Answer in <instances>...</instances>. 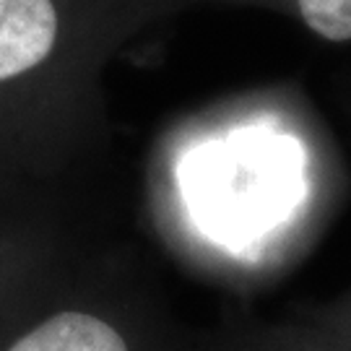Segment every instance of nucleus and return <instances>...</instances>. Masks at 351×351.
Returning a JSON list of instances; mask_svg holds the SVG:
<instances>
[{
	"mask_svg": "<svg viewBox=\"0 0 351 351\" xmlns=\"http://www.w3.org/2000/svg\"><path fill=\"white\" fill-rule=\"evenodd\" d=\"M138 0H0V128H47L71 107L75 71Z\"/></svg>",
	"mask_w": 351,
	"mask_h": 351,
	"instance_id": "f257e3e1",
	"label": "nucleus"
},
{
	"mask_svg": "<svg viewBox=\"0 0 351 351\" xmlns=\"http://www.w3.org/2000/svg\"><path fill=\"white\" fill-rule=\"evenodd\" d=\"M8 351H130L114 326L84 310H63L32 328Z\"/></svg>",
	"mask_w": 351,
	"mask_h": 351,
	"instance_id": "f03ea898",
	"label": "nucleus"
},
{
	"mask_svg": "<svg viewBox=\"0 0 351 351\" xmlns=\"http://www.w3.org/2000/svg\"><path fill=\"white\" fill-rule=\"evenodd\" d=\"M307 29L328 42H351V0H294Z\"/></svg>",
	"mask_w": 351,
	"mask_h": 351,
	"instance_id": "7ed1b4c3",
	"label": "nucleus"
}]
</instances>
